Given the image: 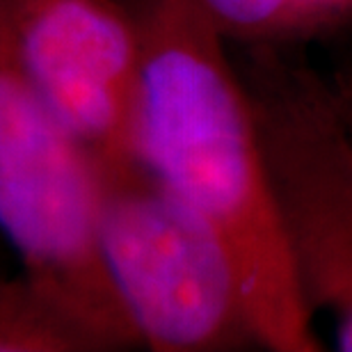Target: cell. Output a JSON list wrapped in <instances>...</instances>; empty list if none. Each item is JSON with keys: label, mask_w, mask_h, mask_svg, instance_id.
Masks as SVG:
<instances>
[{"label": "cell", "mask_w": 352, "mask_h": 352, "mask_svg": "<svg viewBox=\"0 0 352 352\" xmlns=\"http://www.w3.org/2000/svg\"><path fill=\"white\" fill-rule=\"evenodd\" d=\"M138 16L140 163L220 238L252 339L277 352L320 350L254 103L224 37L186 0H149Z\"/></svg>", "instance_id": "1"}, {"label": "cell", "mask_w": 352, "mask_h": 352, "mask_svg": "<svg viewBox=\"0 0 352 352\" xmlns=\"http://www.w3.org/2000/svg\"><path fill=\"white\" fill-rule=\"evenodd\" d=\"M98 179L14 48L0 7V234L98 350L140 343L96 243Z\"/></svg>", "instance_id": "2"}, {"label": "cell", "mask_w": 352, "mask_h": 352, "mask_svg": "<svg viewBox=\"0 0 352 352\" xmlns=\"http://www.w3.org/2000/svg\"><path fill=\"white\" fill-rule=\"evenodd\" d=\"M94 167L98 254L140 343L208 352L252 339L234 263L213 229L142 163Z\"/></svg>", "instance_id": "3"}, {"label": "cell", "mask_w": 352, "mask_h": 352, "mask_svg": "<svg viewBox=\"0 0 352 352\" xmlns=\"http://www.w3.org/2000/svg\"><path fill=\"white\" fill-rule=\"evenodd\" d=\"M34 87L96 165L138 158L140 16L117 0H0Z\"/></svg>", "instance_id": "4"}, {"label": "cell", "mask_w": 352, "mask_h": 352, "mask_svg": "<svg viewBox=\"0 0 352 352\" xmlns=\"http://www.w3.org/2000/svg\"><path fill=\"white\" fill-rule=\"evenodd\" d=\"M96 343L23 272L0 281V352H89Z\"/></svg>", "instance_id": "5"}, {"label": "cell", "mask_w": 352, "mask_h": 352, "mask_svg": "<svg viewBox=\"0 0 352 352\" xmlns=\"http://www.w3.org/2000/svg\"><path fill=\"white\" fill-rule=\"evenodd\" d=\"M222 37L258 39L298 28L295 0H186Z\"/></svg>", "instance_id": "6"}, {"label": "cell", "mask_w": 352, "mask_h": 352, "mask_svg": "<svg viewBox=\"0 0 352 352\" xmlns=\"http://www.w3.org/2000/svg\"><path fill=\"white\" fill-rule=\"evenodd\" d=\"M295 7L300 14V23H314L352 12V0H295Z\"/></svg>", "instance_id": "7"}, {"label": "cell", "mask_w": 352, "mask_h": 352, "mask_svg": "<svg viewBox=\"0 0 352 352\" xmlns=\"http://www.w3.org/2000/svg\"><path fill=\"white\" fill-rule=\"evenodd\" d=\"M346 119H348V124L352 126V112H350V108L346 110Z\"/></svg>", "instance_id": "8"}]
</instances>
